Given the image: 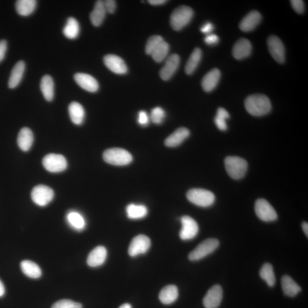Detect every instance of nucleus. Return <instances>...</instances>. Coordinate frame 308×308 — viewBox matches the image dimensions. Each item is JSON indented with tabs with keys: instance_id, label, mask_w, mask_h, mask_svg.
<instances>
[{
	"instance_id": "nucleus-1",
	"label": "nucleus",
	"mask_w": 308,
	"mask_h": 308,
	"mask_svg": "<svg viewBox=\"0 0 308 308\" xmlns=\"http://www.w3.org/2000/svg\"><path fill=\"white\" fill-rule=\"evenodd\" d=\"M246 109L250 115L261 117L271 112L272 105L270 100L263 94L250 95L246 99Z\"/></svg>"
},
{
	"instance_id": "nucleus-2",
	"label": "nucleus",
	"mask_w": 308,
	"mask_h": 308,
	"mask_svg": "<svg viewBox=\"0 0 308 308\" xmlns=\"http://www.w3.org/2000/svg\"><path fill=\"white\" fill-rule=\"evenodd\" d=\"M225 170L234 180H241L245 176L248 168L246 161L238 156H228L224 160Z\"/></svg>"
},
{
	"instance_id": "nucleus-3",
	"label": "nucleus",
	"mask_w": 308,
	"mask_h": 308,
	"mask_svg": "<svg viewBox=\"0 0 308 308\" xmlns=\"http://www.w3.org/2000/svg\"><path fill=\"white\" fill-rule=\"evenodd\" d=\"M193 16V11L190 7L187 6L178 7L171 14V26L175 31H181L191 22Z\"/></svg>"
},
{
	"instance_id": "nucleus-4",
	"label": "nucleus",
	"mask_w": 308,
	"mask_h": 308,
	"mask_svg": "<svg viewBox=\"0 0 308 308\" xmlns=\"http://www.w3.org/2000/svg\"><path fill=\"white\" fill-rule=\"evenodd\" d=\"M103 158L106 163L118 166L127 165L132 161L131 154L127 150L120 148L106 150L103 153Z\"/></svg>"
},
{
	"instance_id": "nucleus-5",
	"label": "nucleus",
	"mask_w": 308,
	"mask_h": 308,
	"mask_svg": "<svg viewBox=\"0 0 308 308\" xmlns=\"http://www.w3.org/2000/svg\"><path fill=\"white\" fill-rule=\"evenodd\" d=\"M187 198L195 205L202 207L212 206L216 200V196L212 192L201 188L190 189L187 193Z\"/></svg>"
},
{
	"instance_id": "nucleus-6",
	"label": "nucleus",
	"mask_w": 308,
	"mask_h": 308,
	"mask_svg": "<svg viewBox=\"0 0 308 308\" xmlns=\"http://www.w3.org/2000/svg\"><path fill=\"white\" fill-rule=\"evenodd\" d=\"M219 246V242L216 239H208L202 242L189 253L188 259L191 261H198L209 255Z\"/></svg>"
},
{
	"instance_id": "nucleus-7",
	"label": "nucleus",
	"mask_w": 308,
	"mask_h": 308,
	"mask_svg": "<svg viewBox=\"0 0 308 308\" xmlns=\"http://www.w3.org/2000/svg\"><path fill=\"white\" fill-rule=\"evenodd\" d=\"M42 164L46 170L53 173H61L65 170L67 167L65 157L56 154H48L43 159Z\"/></svg>"
},
{
	"instance_id": "nucleus-8",
	"label": "nucleus",
	"mask_w": 308,
	"mask_h": 308,
	"mask_svg": "<svg viewBox=\"0 0 308 308\" xmlns=\"http://www.w3.org/2000/svg\"><path fill=\"white\" fill-rule=\"evenodd\" d=\"M54 191L45 185H38L32 189L31 197L35 204L40 207L49 205L54 198Z\"/></svg>"
},
{
	"instance_id": "nucleus-9",
	"label": "nucleus",
	"mask_w": 308,
	"mask_h": 308,
	"mask_svg": "<svg viewBox=\"0 0 308 308\" xmlns=\"http://www.w3.org/2000/svg\"><path fill=\"white\" fill-rule=\"evenodd\" d=\"M255 211L257 217L262 221H273L277 218V214L274 208L266 199H259L256 200Z\"/></svg>"
},
{
	"instance_id": "nucleus-10",
	"label": "nucleus",
	"mask_w": 308,
	"mask_h": 308,
	"mask_svg": "<svg viewBox=\"0 0 308 308\" xmlns=\"http://www.w3.org/2000/svg\"><path fill=\"white\" fill-rule=\"evenodd\" d=\"M151 246V241L148 236L140 235L132 240L129 246L128 252L131 257H136L148 251Z\"/></svg>"
},
{
	"instance_id": "nucleus-11",
	"label": "nucleus",
	"mask_w": 308,
	"mask_h": 308,
	"mask_svg": "<svg viewBox=\"0 0 308 308\" xmlns=\"http://www.w3.org/2000/svg\"><path fill=\"white\" fill-rule=\"evenodd\" d=\"M267 44L268 50L276 62L280 63H284L285 60V51L281 39L275 35H271L268 39Z\"/></svg>"
},
{
	"instance_id": "nucleus-12",
	"label": "nucleus",
	"mask_w": 308,
	"mask_h": 308,
	"mask_svg": "<svg viewBox=\"0 0 308 308\" xmlns=\"http://www.w3.org/2000/svg\"><path fill=\"white\" fill-rule=\"evenodd\" d=\"M182 227L180 233L181 239L188 241L195 237L199 232L197 222L190 216H184L181 218Z\"/></svg>"
},
{
	"instance_id": "nucleus-13",
	"label": "nucleus",
	"mask_w": 308,
	"mask_h": 308,
	"mask_svg": "<svg viewBox=\"0 0 308 308\" xmlns=\"http://www.w3.org/2000/svg\"><path fill=\"white\" fill-rule=\"evenodd\" d=\"M223 299V289L219 285H216L209 290L203 303L206 308H217Z\"/></svg>"
},
{
	"instance_id": "nucleus-14",
	"label": "nucleus",
	"mask_w": 308,
	"mask_h": 308,
	"mask_svg": "<svg viewBox=\"0 0 308 308\" xmlns=\"http://www.w3.org/2000/svg\"><path fill=\"white\" fill-rule=\"evenodd\" d=\"M180 63V57L176 54L168 57L160 71V77L164 81L169 80L174 76Z\"/></svg>"
},
{
	"instance_id": "nucleus-15",
	"label": "nucleus",
	"mask_w": 308,
	"mask_h": 308,
	"mask_svg": "<svg viewBox=\"0 0 308 308\" xmlns=\"http://www.w3.org/2000/svg\"><path fill=\"white\" fill-rule=\"evenodd\" d=\"M103 62L106 66L117 74H124L127 72V67L124 61L120 57L108 55L104 57Z\"/></svg>"
},
{
	"instance_id": "nucleus-16",
	"label": "nucleus",
	"mask_w": 308,
	"mask_h": 308,
	"mask_svg": "<svg viewBox=\"0 0 308 308\" xmlns=\"http://www.w3.org/2000/svg\"><path fill=\"white\" fill-rule=\"evenodd\" d=\"M74 80L77 84L85 91L91 92H95L98 91V82L91 75L77 73L75 74Z\"/></svg>"
},
{
	"instance_id": "nucleus-17",
	"label": "nucleus",
	"mask_w": 308,
	"mask_h": 308,
	"mask_svg": "<svg viewBox=\"0 0 308 308\" xmlns=\"http://www.w3.org/2000/svg\"><path fill=\"white\" fill-rule=\"evenodd\" d=\"M252 52V44L248 39H240L234 46L232 55L236 60H241L250 56Z\"/></svg>"
},
{
	"instance_id": "nucleus-18",
	"label": "nucleus",
	"mask_w": 308,
	"mask_h": 308,
	"mask_svg": "<svg viewBox=\"0 0 308 308\" xmlns=\"http://www.w3.org/2000/svg\"><path fill=\"white\" fill-rule=\"evenodd\" d=\"M107 255V250L105 247L96 246L88 256L87 259L88 266L91 267H97L101 266L105 263Z\"/></svg>"
},
{
	"instance_id": "nucleus-19",
	"label": "nucleus",
	"mask_w": 308,
	"mask_h": 308,
	"mask_svg": "<svg viewBox=\"0 0 308 308\" xmlns=\"http://www.w3.org/2000/svg\"><path fill=\"white\" fill-rule=\"evenodd\" d=\"M189 134H190V132L188 129L181 127L171 134L166 139L164 143L168 148H175L182 144L189 137Z\"/></svg>"
},
{
	"instance_id": "nucleus-20",
	"label": "nucleus",
	"mask_w": 308,
	"mask_h": 308,
	"mask_svg": "<svg viewBox=\"0 0 308 308\" xmlns=\"http://www.w3.org/2000/svg\"><path fill=\"white\" fill-rule=\"evenodd\" d=\"M261 21V14L256 10L249 12L243 19L239 27L241 30L245 32H249L255 30Z\"/></svg>"
},
{
	"instance_id": "nucleus-21",
	"label": "nucleus",
	"mask_w": 308,
	"mask_h": 308,
	"mask_svg": "<svg viewBox=\"0 0 308 308\" xmlns=\"http://www.w3.org/2000/svg\"><path fill=\"white\" fill-rule=\"evenodd\" d=\"M221 77L220 71L214 69L209 71L203 77L202 86L203 90L206 92H211L216 88Z\"/></svg>"
},
{
	"instance_id": "nucleus-22",
	"label": "nucleus",
	"mask_w": 308,
	"mask_h": 308,
	"mask_svg": "<svg viewBox=\"0 0 308 308\" xmlns=\"http://www.w3.org/2000/svg\"><path fill=\"white\" fill-rule=\"evenodd\" d=\"M34 141V136L31 129L24 127L20 130L17 138V143L20 149L23 152L30 150Z\"/></svg>"
},
{
	"instance_id": "nucleus-23",
	"label": "nucleus",
	"mask_w": 308,
	"mask_h": 308,
	"mask_svg": "<svg viewBox=\"0 0 308 308\" xmlns=\"http://www.w3.org/2000/svg\"><path fill=\"white\" fill-rule=\"evenodd\" d=\"M26 70V63L23 61H20L13 68L11 74L9 79L8 87L10 89H14L20 84Z\"/></svg>"
},
{
	"instance_id": "nucleus-24",
	"label": "nucleus",
	"mask_w": 308,
	"mask_h": 308,
	"mask_svg": "<svg viewBox=\"0 0 308 308\" xmlns=\"http://www.w3.org/2000/svg\"><path fill=\"white\" fill-rule=\"evenodd\" d=\"M178 289L177 286L169 285L166 286L160 292L159 299L160 302L165 305L173 304L178 299Z\"/></svg>"
},
{
	"instance_id": "nucleus-25",
	"label": "nucleus",
	"mask_w": 308,
	"mask_h": 308,
	"mask_svg": "<svg viewBox=\"0 0 308 308\" xmlns=\"http://www.w3.org/2000/svg\"><path fill=\"white\" fill-rule=\"evenodd\" d=\"M281 283L282 291L286 296L295 297L302 290L300 286L288 275H285L281 278Z\"/></svg>"
},
{
	"instance_id": "nucleus-26",
	"label": "nucleus",
	"mask_w": 308,
	"mask_h": 308,
	"mask_svg": "<svg viewBox=\"0 0 308 308\" xmlns=\"http://www.w3.org/2000/svg\"><path fill=\"white\" fill-rule=\"evenodd\" d=\"M41 91L43 96L48 102H51L55 95V84L52 77L45 75L42 77L40 83Z\"/></svg>"
},
{
	"instance_id": "nucleus-27",
	"label": "nucleus",
	"mask_w": 308,
	"mask_h": 308,
	"mask_svg": "<svg viewBox=\"0 0 308 308\" xmlns=\"http://www.w3.org/2000/svg\"><path fill=\"white\" fill-rule=\"evenodd\" d=\"M70 120L76 125L83 123L85 117V111L80 103L76 102L71 103L69 106Z\"/></svg>"
},
{
	"instance_id": "nucleus-28",
	"label": "nucleus",
	"mask_w": 308,
	"mask_h": 308,
	"mask_svg": "<svg viewBox=\"0 0 308 308\" xmlns=\"http://www.w3.org/2000/svg\"><path fill=\"white\" fill-rule=\"evenodd\" d=\"M106 13L103 1H96L94 9L90 14V19L93 26L96 27L101 26L105 19Z\"/></svg>"
},
{
	"instance_id": "nucleus-29",
	"label": "nucleus",
	"mask_w": 308,
	"mask_h": 308,
	"mask_svg": "<svg viewBox=\"0 0 308 308\" xmlns=\"http://www.w3.org/2000/svg\"><path fill=\"white\" fill-rule=\"evenodd\" d=\"M37 7L35 0H18L16 2V11L19 15L27 17L33 13Z\"/></svg>"
},
{
	"instance_id": "nucleus-30",
	"label": "nucleus",
	"mask_w": 308,
	"mask_h": 308,
	"mask_svg": "<svg viewBox=\"0 0 308 308\" xmlns=\"http://www.w3.org/2000/svg\"><path fill=\"white\" fill-rule=\"evenodd\" d=\"M21 270L28 277L38 278L42 275L41 268L36 263L30 260H24L21 263Z\"/></svg>"
},
{
	"instance_id": "nucleus-31",
	"label": "nucleus",
	"mask_w": 308,
	"mask_h": 308,
	"mask_svg": "<svg viewBox=\"0 0 308 308\" xmlns=\"http://www.w3.org/2000/svg\"><path fill=\"white\" fill-rule=\"evenodd\" d=\"M80 32V27L78 21L74 17H69L63 28V33L66 38L74 39L78 37Z\"/></svg>"
},
{
	"instance_id": "nucleus-32",
	"label": "nucleus",
	"mask_w": 308,
	"mask_h": 308,
	"mask_svg": "<svg viewBox=\"0 0 308 308\" xmlns=\"http://www.w3.org/2000/svg\"><path fill=\"white\" fill-rule=\"evenodd\" d=\"M126 213L127 217L130 219H141L146 216L148 210L144 205L130 204L126 207Z\"/></svg>"
},
{
	"instance_id": "nucleus-33",
	"label": "nucleus",
	"mask_w": 308,
	"mask_h": 308,
	"mask_svg": "<svg viewBox=\"0 0 308 308\" xmlns=\"http://www.w3.org/2000/svg\"><path fill=\"white\" fill-rule=\"evenodd\" d=\"M202 53L199 48H196L192 52L185 66V73L191 75L196 69L201 61Z\"/></svg>"
},
{
	"instance_id": "nucleus-34",
	"label": "nucleus",
	"mask_w": 308,
	"mask_h": 308,
	"mask_svg": "<svg viewBox=\"0 0 308 308\" xmlns=\"http://www.w3.org/2000/svg\"><path fill=\"white\" fill-rule=\"evenodd\" d=\"M67 221L70 226L77 231L83 230L86 226L85 218L77 211H70L67 215Z\"/></svg>"
},
{
	"instance_id": "nucleus-35",
	"label": "nucleus",
	"mask_w": 308,
	"mask_h": 308,
	"mask_svg": "<svg viewBox=\"0 0 308 308\" xmlns=\"http://www.w3.org/2000/svg\"><path fill=\"white\" fill-rule=\"evenodd\" d=\"M261 278L267 282L268 286H274L276 282V277L273 267L270 263L264 264L260 271Z\"/></svg>"
},
{
	"instance_id": "nucleus-36",
	"label": "nucleus",
	"mask_w": 308,
	"mask_h": 308,
	"mask_svg": "<svg viewBox=\"0 0 308 308\" xmlns=\"http://www.w3.org/2000/svg\"><path fill=\"white\" fill-rule=\"evenodd\" d=\"M169 45L163 41L152 53L151 56L153 60L156 62H162L163 60L166 59L168 52H169Z\"/></svg>"
},
{
	"instance_id": "nucleus-37",
	"label": "nucleus",
	"mask_w": 308,
	"mask_h": 308,
	"mask_svg": "<svg viewBox=\"0 0 308 308\" xmlns=\"http://www.w3.org/2000/svg\"><path fill=\"white\" fill-rule=\"evenodd\" d=\"M230 118V114L226 110L222 107L218 108L217 114L215 118V123L217 127L221 131H225L227 129L226 120Z\"/></svg>"
},
{
	"instance_id": "nucleus-38",
	"label": "nucleus",
	"mask_w": 308,
	"mask_h": 308,
	"mask_svg": "<svg viewBox=\"0 0 308 308\" xmlns=\"http://www.w3.org/2000/svg\"><path fill=\"white\" fill-rule=\"evenodd\" d=\"M163 41V38L158 35H153L150 37L147 42L146 45L145 51L147 55H152L157 46Z\"/></svg>"
},
{
	"instance_id": "nucleus-39",
	"label": "nucleus",
	"mask_w": 308,
	"mask_h": 308,
	"mask_svg": "<svg viewBox=\"0 0 308 308\" xmlns=\"http://www.w3.org/2000/svg\"><path fill=\"white\" fill-rule=\"evenodd\" d=\"M165 116L166 114L164 110L160 107H156L152 110L150 119L153 123L159 124L163 123Z\"/></svg>"
},
{
	"instance_id": "nucleus-40",
	"label": "nucleus",
	"mask_w": 308,
	"mask_h": 308,
	"mask_svg": "<svg viewBox=\"0 0 308 308\" xmlns=\"http://www.w3.org/2000/svg\"><path fill=\"white\" fill-rule=\"evenodd\" d=\"M52 308H82V304L70 300H62L54 304Z\"/></svg>"
},
{
	"instance_id": "nucleus-41",
	"label": "nucleus",
	"mask_w": 308,
	"mask_h": 308,
	"mask_svg": "<svg viewBox=\"0 0 308 308\" xmlns=\"http://www.w3.org/2000/svg\"><path fill=\"white\" fill-rule=\"evenodd\" d=\"M291 5L295 12L299 14H303L305 11V3L302 0H293L291 1Z\"/></svg>"
},
{
	"instance_id": "nucleus-42",
	"label": "nucleus",
	"mask_w": 308,
	"mask_h": 308,
	"mask_svg": "<svg viewBox=\"0 0 308 308\" xmlns=\"http://www.w3.org/2000/svg\"><path fill=\"white\" fill-rule=\"evenodd\" d=\"M150 118L145 111H141L138 114V123L142 126H146L149 123Z\"/></svg>"
},
{
	"instance_id": "nucleus-43",
	"label": "nucleus",
	"mask_w": 308,
	"mask_h": 308,
	"mask_svg": "<svg viewBox=\"0 0 308 308\" xmlns=\"http://www.w3.org/2000/svg\"><path fill=\"white\" fill-rule=\"evenodd\" d=\"M103 4L107 13L113 14L116 11L117 4L114 0H106L103 1Z\"/></svg>"
},
{
	"instance_id": "nucleus-44",
	"label": "nucleus",
	"mask_w": 308,
	"mask_h": 308,
	"mask_svg": "<svg viewBox=\"0 0 308 308\" xmlns=\"http://www.w3.org/2000/svg\"><path fill=\"white\" fill-rule=\"evenodd\" d=\"M205 41L207 45H215L217 44L218 41H219V38L216 34H210L207 35Z\"/></svg>"
},
{
	"instance_id": "nucleus-45",
	"label": "nucleus",
	"mask_w": 308,
	"mask_h": 308,
	"mask_svg": "<svg viewBox=\"0 0 308 308\" xmlns=\"http://www.w3.org/2000/svg\"><path fill=\"white\" fill-rule=\"evenodd\" d=\"M8 49V44L5 39L0 41V63L5 59L6 53Z\"/></svg>"
},
{
	"instance_id": "nucleus-46",
	"label": "nucleus",
	"mask_w": 308,
	"mask_h": 308,
	"mask_svg": "<svg viewBox=\"0 0 308 308\" xmlns=\"http://www.w3.org/2000/svg\"><path fill=\"white\" fill-rule=\"evenodd\" d=\"M214 28V27L212 24L207 23L200 29V31H201L203 33L208 35L211 34V32L213 31Z\"/></svg>"
},
{
	"instance_id": "nucleus-47",
	"label": "nucleus",
	"mask_w": 308,
	"mask_h": 308,
	"mask_svg": "<svg viewBox=\"0 0 308 308\" xmlns=\"http://www.w3.org/2000/svg\"><path fill=\"white\" fill-rule=\"evenodd\" d=\"M167 1L165 0H150L149 2L153 5H160L165 3Z\"/></svg>"
},
{
	"instance_id": "nucleus-48",
	"label": "nucleus",
	"mask_w": 308,
	"mask_h": 308,
	"mask_svg": "<svg viewBox=\"0 0 308 308\" xmlns=\"http://www.w3.org/2000/svg\"><path fill=\"white\" fill-rule=\"evenodd\" d=\"M5 292V286L2 282L0 280V297L4 295Z\"/></svg>"
},
{
	"instance_id": "nucleus-49",
	"label": "nucleus",
	"mask_w": 308,
	"mask_h": 308,
	"mask_svg": "<svg viewBox=\"0 0 308 308\" xmlns=\"http://www.w3.org/2000/svg\"><path fill=\"white\" fill-rule=\"evenodd\" d=\"M302 228H303V230L304 232L305 233V234L307 236V237L308 238V223H307V222H304V223L302 224Z\"/></svg>"
},
{
	"instance_id": "nucleus-50",
	"label": "nucleus",
	"mask_w": 308,
	"mask_h": 308,
	"mask_svg": "<svg viewBox=\"0 0 308 308\" xmlns=\"http://www.w3.org/2000/svg\"><path fill=\"white\" fill-rule=\"evenodd\" d=\"M119 308H132V307L130 304L126 303L123 304V305L120 306Z\"/></svg>"
}]
</instances>
